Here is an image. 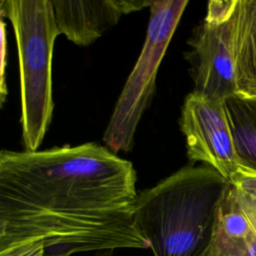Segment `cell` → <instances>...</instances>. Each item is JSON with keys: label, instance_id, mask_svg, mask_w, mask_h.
<instances>
[{"label": "cell", "instance_id": "1", "mask_svg": "<svg viewBox=\"0 0 256 256\" xmlns=\"http://www.w3.org/2000/svg\"><path fill=\"white\" fill-rule=\"evenodd\" d=\"M136 171L84 143L0 153V256L145 249L134 220Z\"/></svg>", "mask_w": 256, "mask_h": 256}, {"label": "cell", "instance_id": "2", "mask_svg": "<svg viewBox=\"0 0 256 256\" xmlns=\"http://www.w3.org/2000/svg\"><path fill=\"white\" fill-rule=\"evenodd\" d=\"M228 186L214 169L188 165L138 193L134 220L153 256H204Z\"/></svg>", "mask_w": 256, "mask_h": 256}, {"label": "cell", "instance_id": "3", "mask_svg": "<svg viewBox=\"0 0 256 256\" xmlns=\"http://www.w3.org/2000/svg\"><path fill=\"white\" fill-rule=\"evenodd\" d=\"M0 14L10 21L18 50L22 140L37 151L53 109L52 57L60 34L51 0H2Z\"/></svg>", "mask_w": 256, "mask_h": 256}, {"label": "cell", "instance_id": "4", "mask_svg": "<svg viewBox=\"0 0 256 256\" xmlns=\"http://www.w3.org/2000/svg\"><path fill=\"white\" fill-rule=\"evenodd\" d=\"M188 0L152 1L146 37L138 59L116 101L103 135L114 153L132 149L139 122L155 91L156 76Z\"/></svg>", "mask_w": 256, "mask_h": 256}, {"label": "cell", "instance_id": "5", "mask_svg": "<svg viewBox=\"0 0 256 256\" xmlns=\"http://www.w3.org/2000/svg\"><path fill=\"white\" fill-rule=\"evenodd\" d=\"M240 0H211L202 22L188 40L186 59L193 91L225 100L238 93L237 30Z\"/></svg>", "mask_w": 256, "mask_h": 256}, {"label": "cell", "instance_id": "6", "mask_svg": "<svg viewBox=\"0 0 256 256\" xmlns=\"http://www.w3.org/2000/svg\"><path fill=\"white\" fill-rule=\"evenodd\" d=\"M179 123L190 161L214 169L229 182L239 160L224 101L192 91L185 97Z\"/></svg>", "mask_w": 256, "mask_h": 256}, {"label": "cell", "instance_id": "7", "mask_svg": "<svg viewBox=\"0 0 256 256\" xmlns=\"http://www.w3.org/2000/svg\"><path fill=\"white\" fill-rule=\"evenodd\" d=\"M60 34L88 46L116 25L122 16L149 7L139 0H51Z\"/></svg>", "mask_w": 256, "mask_h": 256}, {"label": "cell", "instance_id": "8", "mask_svg": "<svg viewBox=\"0 0 256 256\" xmlns=\"http://www.w3.org/2000/svg\"><path fill=\"white\" fill-rule=\"evenodd\" d=\"M204 256H256V231L230 184L218 205Z\"/></svg>", "mask_w": 256, "mask_h": 256}, {"label": "cell", "instance_id": "9", "mask_svg": "<svg viewBox=\"0 0 256 256\" xmlns=\"http://www.w3.org/2000/svg\"><path fill=\"white\" fill-rule=\"evenodd\" d=\"M224 107L239 165L256 172V96L238 92Z\"/></svg>", "mask_w": 256, "mask_h": 256}, {"label": "cell", "instance_id": "10", "mask_svg": "<svg viewBox=\"0 0 256 256\" xmlns=\"http://www.w3.org/2000/svg\"><path fill=\"white\" fill-rule=\"evenodd\" d=\"M236 77L239 93L256 96V0H240Z\"/></svg>", "mask_w": 256, "mask_h": 256}, {"label": "cell", "instance_id": "11", "mask_svg": "<svg viewBox=\"0 0 256 256\" xmlns=\"http://www.w3.org/2000/svg\"><path fill=\"white\" fill-rule=\"evenodd\" d=\"M7 39H6V25L3 20H1V84H0V98H1V104L4 103L5 97L8 94V90L6 88L5 83V67L7 65Z\"/></svg>", "mask_w": 256, "mask_h": 256}, {"label": "cell", "instance_id": "12", "mask_svg": "<svg viewBox=\"0 0 256 256\" xmlns=\"http://www.w3.org/2000/svg\"><path fill=\"white\" fill-rule=\"evenodd\" d=\"M232 187L234 189V192H235L238 202L240 203L241 207L245 211L252 227L256 231V197H253V196H250L248 194L241 192L240 190L236 189L233 185H232Z\"/></svg>", "mask_w": 256, "mask_h": 256}, {"label": "cell", "instance_id": "13", "mask_svg": "<svg viewBox=\"0 0 256 256\" xmlns=\"http://www.w3.org/2000/svg\"><path fill=\"white\" fill-rule=\"evenodd\" d=\"M113 250H104V251H97L90 255H84V256H113Z\"/></svg>", "mask_w": 256, "mask_h": 256}]
</instances>
